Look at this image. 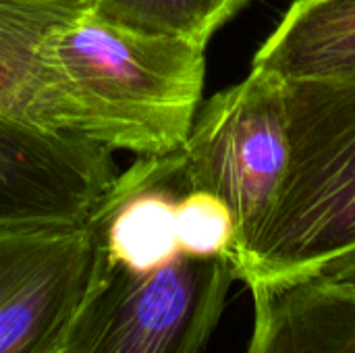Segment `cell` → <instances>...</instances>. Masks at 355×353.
Returning a JSON list of instances; mask_svg holds the SVG:
<instances>
[{
  "label": "cell",
  "mask_w": 355,
  "mask_h": 353,
  "mask_svg": "<svg viewBox=\"0 0 355 353\" xmlns=\"http://www.w3.org/2000/svg\"><path fill=\"white\" fill-rule=\"evenodd\" d=\"M187 189L218 196L233 212L241 250L268 216L291 158L283 81L250 69V75L200 104L181 146Z\"/></svg>",
  "instance_id": "4"
},
{
  "label": "cell",
  "mask_w": 355,
  "mask_h": 353,
  "mask_svg": "<svg viewBox=\"0 0 355 353\" xmlns=\"http://www.w3.org/2000/svg\"><path fill=\"white\" fill-rule=\"evenodd\" d=\"M252 69L281 81H355V0H295Z\"/></svg>",
  "instance_id": "10"
},
{
  "label": "cell",
  "mask_w": 355,
  "mask_h": 353,
  "mask_svg": "<svg viewBox=\"0 0 355 353\" xmlns=\"http://www.w3.org/2000/svg\"><path fill=\"white\" fill-rule=\"evenodd\" d=\"M104 270L100 206L81 225L0 231V353H62Z\"/></svg>",
  "instance_id": "5"
},
{
  "label": "cell",
  "mask_w": 355,
  "mask_h": 353,
  "mask_svg": "<svg viewBox=\"0 0 355 353\" xmlns=\"http://www.w3.org/2000/svg\"><path fill=\"white\" fill-rule=\"evenodd\" d=\"M304 279H314V281L324 283L329 287H335V289H341L347 293H355V252L320 266L316 273H312Z\"/></svg>",
  "instance_id": "13"
},
{
  "label": "cell",
  "mask_w": 355,
  "mask_h": 353,
  "mask_svg": "<svg viewBox=\"0 0 355 353\" xmlns=\"http://www.w3.org/2000/svg\"><path fill=\"white\" fill-rule=\"evenodd\" d=\"M87 8L89 0H0V114L98 141L87 106L50 54L54 33Z\"/></svg>",
  "instance_id": "7"
},
{
  "label": "cell",
  "mask_w": 355,
  "mask_h": 353,
  "mask_svg": "<svg viewBox=\"0 0 355 353\" xmlns=\"http://www.w3.org/2000/svg\"><path fill=\"white\" fill-rule=\"evenodd\" d=\"M291 158L256 235L229 258L237 281L304 279L355 252V81H283Z\"/></svg>",
  "instance_id": "1"
},
{
  "label": "cell",
  "mask_w": 355,
  "mask_h": 353,
  "mask_svg": "<svg viewBox=\"0 0 355 353\" xmlns=\"http://www.w3.org/2000/svg\"><path fill=\"white\" fill-rule=\"evenodd\" d=\"M179 150L164 156H139L129 171L119 173L100 200L106 262L146 275L181 254L177 202L189 189Z\"/></svg>",
  "instance_id": "8"
},
{
  "label": "cell",
  "mask_w": 355,
  "mask_h": 353,
  "mask_svg": "<svg viewBox=\"0 0 355 353\" xmlns=\"http://www.w3.org/2000/svg\"><path fill=\"white\" fill-rule=\"evenodd\" d=\"M235 281L229 256L179 254L146 275L106 262L62 353H202Z\"/></svg>",
  "instance_id": "3"
},
{
  "label": "cell",
  "mask_w": 355,
  "mask_h": 353,
  "mask_svg": "<svg viewBox=\"0 0 355 353\" xmlns=\"http://www.w3.org/2000/svg\"><path fill=\"white\" fill-rule=\"evenodd\" d=\"M179 252L193 258L229 256L235 243L231 208L214 193L189 189L177 202Z\"/></svg>",
  "instance_id": "12"
},
{
  "label": "cell",
  "mask_w": 355,
  "mask_h": 353,
  "mask_svg": "<svg viewBox=\"0 0 355 353\" xmlns=\"http://www.w3.org/2000/svg\"><path fill=\"white\" fill-rule=\"evenodd\" d=\"M245 287L254 310L245 353H355V293L314 279Z\"/></svg>",
  "instance_id": "9"
},
{
  "label": "cell",
  "mask_w": 355,
  "mask_h": 353,
  "mask_svg": "<svg viewBox=\"0 0 355 353\" xmlns=\"http://www.w3.org/2000/svg\"><path fill=\"white\" fill-rule=\"evenodd\" d=\"M50 54L102 146L164 156L185 144L202 102L206 48L112 25L87 8L56 31Z\"/></svg>",
  "instance_id": "2"
},
{
  "label": "cell",
  "mask_w": 355,
  "mask_h": 353,
  "mask_svg": "<svg viewBox=\"0 0 355 353\" xmlns=\"http://www.w3.org/2000/svg\"><path fill=\"white\" fill-rule=\"evenodd\" d=\"M116 177L110 148L0 114V231L81 225Z\"/></svg>",
  "instance_id": "6"
},
{
  "label": "cell",
  "mask_w": 355,
  "mask_h": 353,
  "mask_svg": "<svg viewBox=\"0 0 355 353\" xmlns=\"http://www.w3.org/2000/svg\"><path fill=\"white\" fill-rule=\"evenodd\" d=\"M250 0H89V10L119 27L177 37L202 48Z\"/></svg>",
  "instance_id": "11"
}]
</instances>
